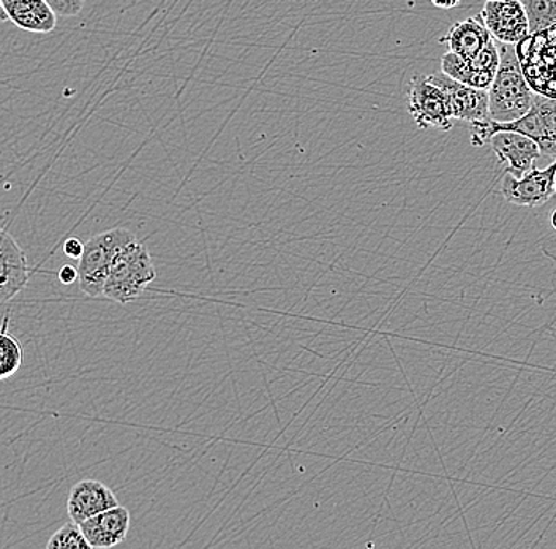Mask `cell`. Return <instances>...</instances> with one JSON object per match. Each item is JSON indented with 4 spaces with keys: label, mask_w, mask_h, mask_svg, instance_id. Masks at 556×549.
<instances>
[{
    "label": "cell",
    "mask_w": 556,
    "mask_h": 549,
    "mask_svg": "<svg viewBox=\"0 0 556 549\" xmlns=\"http://www.w3.org/2000/svg\"><path fill=\"white\" fill-rule=\"evenodd\" d=\"M531 36L556 26V0H520Z\"/></svg>",
    "instance_id": "cell-17"
},
{
    "label": "cell",
    "mask_w": 556,
    "mask_h": 549,
    "mask_svg": "<svg viewBox=\"0 0 556 549\" xmlns=\"http://www.w3.org/2000/svg\"><path fill=\"white\" fill-rule=\"evenodd\" d=\"M26 253L5 228L0 227V304L16 297L29 280Z\"/></svg>",
    "instance_id": "cell-10"
},
{
    "label": "cell",
    "mask_w": 556,
    "mask_h": 549,
    "mask_svg": "<svg viewBox=\"0 0 556 549\" xmlns=\"http://www.w3.org/2000/svg\"><path fill=\"white\" fill-rule=\"evenodd\" d=\"M551 225H552V228H554V232L556 233V208L554 211H552V214H551Z\"/></svg>",
    "instance_id": "cell-25"
},
{
    "label": "cell",
    "mask_w": 556,
    "mask_h": 549,
    "mask_svg": "<svg viewBox=\"0 0 556 549\" xmlns=\"http://www.w3.org/2000/svg\"><path fill=\"white\" fill-rule=\"evenodd\" d=\"M83 252H85V242L79 241L78 238H70L64 242V253L68 259L79 260Z\"/></svg>",
    "instance_id": "cell-20"
},
{
    "label": "cell",
    "mask_w": 556,
    "mask_h": 549,
    "mask_svg": "<svg viewBox=\"0 0 556 549\" xmlns=\"http://www.w3.org/2000/svg\"><path fill=\"white\" fill-rule=\"evenodd\" d=\"M441 72L446 73L455 82L464 83V85L476 89L489 90L493 78H495V73L476 71L468 61L451 51L441 59Z\"/></svg>",
    "instance_id": "cell-15"
},
{
    "label": "cell",
    "mask_w": 556,
    "mask_h": 549,
    "mask_svg": "<svg viewBox=\"0 0 556 549\" xmlns=\"http://www.w3.org/2000/svg\"><path fill=\"white\" fill-rule=\"evenodd\" d=\"M23 364V347L15 336L10 335L9 317L0 326V382L13 377Z\"/></svg>",
    "instance_id": "cell-16"
},
{
    "label": "cell",
    "mask_w": 556,
    "mask_h": 549,
    "mask_svg": "<svg viewBox=\"0 0 556 549\" xmlns=\"http://www.w3.org/2000/svg\"><path fill=\"white\" fill-rule=\"evenodd\" d=\"M555 196H556V179H555Z\"/></svg>",
    "instance_id": "cell-26"
},
{
    "label": "cell",
    "mask_w": 556,
    "mask_h": 549,
    "mask_svg": "<svg viewBox=\"0 0 556 549\" xmlns=\"http://www.w3.org/2000/svg\"><path fill=\"white\" fill-rule=\"evenodd\" d=\"M544 252L547 253L548 257L556 260V242L555 246H544Z\"/></svg>",
    "instance_id": "cell-24"
},
{
    "label": "cell",
    "mask_w": 556,
    "mask_h": 549,
    "mask_svg": "<svg viewBox=\"0 0 556 549\" xmlns=\"http://www.w3.org/2000/svg\"><path fill=\"white\" fill-rule=\"evenodd\" d=\"M427 78L446 92L454 120L471 125L472 146H484L490 141L493 121L490 120L489 90L471 88L464 83L455 82L443 72L433 73Z\"/></svg>",
    "instance_id": "cell-4"
},
{
    "label": "cell",
    "mask_w": 556,
    "mask_h": 549,
    "mask_svg": "<svg viewBox=\"0 0 556 549\" xmlns=\"http://www.w3.org/2000/svg\"><path fill=\"white\" fill-rule=\"evenodd\" d=\"M556 158L544 170L531 166L521 177L504 176L502 194L507 203L538 208L555 196Z\"/></svg>",
    "instance_id": "cell-7"
},
{
    "label": "cell",
    "mask_w": 556,
    "mask_h": 549,
    "mask_svg": "<svg viewBox=\"0 0 556 549\" xmlns=\"http://www.w3.org/2000/svg\"><path fill=\"white\" fill-rule=\"evenodd\" d=\"M131 514L125 507L116 506L113 509L89 517L81 526L86 540L92 549H108L117 547L127 538L130 531Z\"/></svg>",
    "instance_id": "cell-11"
},
{
    "label": "cell",
    "mask_w": 556,
    "mask_h": 549,
    "mask_svg": "<svg viewBox=\"0 0 556 549\" xmlns=\"http://www.w3.org/2000/svg\"><path fill=\"white\" fill-rule=\"evenodd\" d=\"M7 15L20 29L50 34L58 26V15L47 0H2Z\"/></svg>",
    "instance_id": "cell-14"
},
{
    "label": "cell",
    "mask_w": 556,
    "mask_h": 549,
    "mask_svg": "<svg viewBox=\"0 0 556 549\" xmlns=\"http://www.w3.org/2000/svg\"><path fill=\"white\" fill-rule=\"evenodd\" d=\"M59 279L64 285L75 284L79 279L78 267L72 265H65L59 271Z\"/></svg>",
    "instance_id": "cell-21"
},
{
    "label": "cell",
    "mask_w": 556,
    "mask_h": 549,
    "mask_svg": "<svg viewBox=\"0 0 556 549\" xmlns=\"http://www.w3.org/2000/svg\"><path fill=\"white\" fill-rule=\"evenodd\" d=\"M137 236L128 228H113L92 236L85 242V252L78 260L79 288L87 297H103L104 284L114 260Z\"/></svg>",
    "instance_id": "cell-3"
},
{
    "label": "cell",
    "mask_w": 556,
    "mask_h": 549,
    "mask_svg": "<svg viewBox=\"0 0 556 549\" xmlns=\"http://www.w3.org/2000/svg\"><path fill=\"white\" fill-rule=\"evenodd\" d=\"M489 142L500 165H504L507 175L514 177L523 176L542 155L538 142L519 132H496Z\"/></svg>",
    "instance_id": "cell-9"
},
{
    "label": "cell",
    "mask_w": 556,
    "mask_h": 549,
    "mask_svg": "<svg viewBox=\"0 0 556 549\" xmlns=\"http://www.w3.org/2000/svg\"><path fill=\"white\" fill-rule=\"evenodd\" d=\"M408 111L420 128H437L447 132L454 127L450 99L446 92L430 82L427 76H413L408 85Z\"/></svg>",
    "instance_id": "cell-5"
},
{
    "label": "cell",
    "mask_w": 556,
    "mask_h": 549,
    "mask_svg": "<svg viewBox=\"0 0 556 549\" xmlns=\"http://www.w3.org/2000/svg\"><path fill=\"white\" fill-rule=\"evenodd\" d=\"M500 130L527 135L538 142L541 154L556 158V99L536 93L533 107L519 121L509 124H492V137Z\"/></svg>",
    "instance_id": "cell-6"
},
{
    "label": "cell",
    "mask_w": 556,
    "mask_h": 549,
    "mask_svg": "<svg viewBox=\"0 0 556 549\" xmlns=\"http://www.w3.org/2000/svg\"><path fill=\"white\" fill-rule=\"evenodd\" d=\"M47 2L54 10L55 15L64 18L78 16L85 5V0H47Z\"/></svg>",
    "instance_id": "cell-19"
},
{
    "label": "cell",
    "mask_w": 556,
    "mask_h": 549,
    "mask_svg": "<svg viewBox=\"0 0 556 549\" xmlns=\"http://www.w3.org/2000/svg\"><path fill=\"white\" fill-rule=\"evenodd\" d=\"M479 18L500 43H521L531 36L527 13L520 0H486Z\"/></svg>",
    "instance_id": "cell-8"
},
{
    "label": "cell",
    "mask_w": 556,
    "mask_h": 549,
    "mask_svg": "<svg viewBox=\"0 0 556 549\" xmlns=\"http://www.w3.org/2000/svg\"><path fill=\"white\" fill-rule=\"evenodd\" d=\"M156 270L151 253L142 242L128 245L114 260L103 288L108 300L127 304L138 300L142 291L154 283Z\"/></svg>",
    "instance_id": "cell-2"
},
{
    "label": "cell",
    "mask_w": 556,
    "mask_h": 549,
    "mask_svg": "<svg viewBox=\"0 0 556 549\" xmlns=\"http://www.w3.org/2000/svg\"><path fill=\"white\" fill-rule=\"evenodd\" d=\"M9 20V15H7L5 7H3L2 0H0V23H5Z\"/></svg>",
    "instance_id": "cell-23"
},
{
    "label": "cell",
    "mask_w": 556,
    "mask_h": 549,
    "mask_svg": "<svg viewBox=\"0 0 556 549\" xmlns=\"http://www.w3.org/2000/svg\"><path fill=\"white\" fill-rule=\"evenodd\" d=\"M48 549H92L83 534L81 526L75 521L65 523L47 544Z\"/></svg>",
    "instance_id": "cell-18"
},
{
    "label": "cell",
    "mask_w": 556,
    "mask_h": 549,
    "mask_svg": "<svg viewBox=\"0 0 556 549\" xmlns=\"http://www.w3.org/2000/svg\"><path fill=\"white\" fill-rule=\"evenodd\" d=\"M492 38L482 20L479 16H472V18L452 24L450 30L440 38V43L446 45L451 53L460 55L465 61H471L484 50Z\"/></svg>",
    "instance_id": "cell-13"
},
{
    "label": "cell",
    "mask_w": 556,
    "mask_h": 549,
    "mask_svg": "<svg viewBox=\"0 0 556 549\" xmlns=\"http://www.w3.org/2000/svg\"><path fill=\"white\" fill-rule=\"evenodd\" d=\"M116 506H119L116 495L97 479H81L76 483L67 499L70 520L78 524Z\"/></svg>",
    "instance_id": "cell-12"
},
{
    "label": "cell",
    "mask_w": 556,
    "mask_h": 549,
    "mask_svg": "<svg viewBox=\"0 0 556 549\" xmlns=\"http://www.w3.org/2000/svg\"><path fill=\"white\" fill-rule=\"evenodd\" d=\"M438 9L450 10L460 5L464 0H430Z\"/></svg>",
    "instance_id": "cell-22"
},
{
    "label": "cell",
    "mask_w": 556,
    "mask_h": 549,
    "mask_svg": "<svg viewBox=\"0 0 556 549\" xmlns=\"http://www.w3.org/2000/svg\"><path fill=\"white\" fill-rule=\"evenodd\" d=\"M500 65L489 89L490 120L496 124L519 121L534 102V92L525 76L514 45L500 43Z\"/></svg>",
    "instance_id": "cell-1"
}]
</instances>
